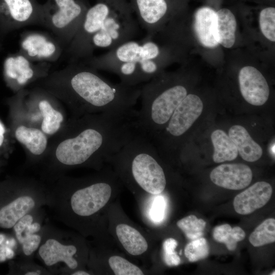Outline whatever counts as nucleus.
I'll return each mask as SVG.
<instances>
[{
	"label": "nucleus",
	"instance_id": "7",
	"mask_svg": "<svg viewBox=\"0 0 275 275\" xmlns=\"http://www.w3.org/2000/svg\"><path fill=\"white\" fill-rule=\"evenodd\" d=\"M89 6L86 0H47L41 5L39 25L50 30L67 47Z\"/></svg>",
	"mask_w": 275,
	"mask_h": 275
},
{
	"label": "nucleus",
	"instance_id": "16",
	"mask_svg": "<svg viewBox=\"0 0 275 275\" xmlns=\"http://www.w3.org/2000/svg\"><path fill=\"white\" fill-rule=\"evenodd\" d=\"M272 194V188L269 183L257 182L235 197L234 209L240 214H250L263 207L270 200Z\"/></svg>",
	"mask_w": 275,
	"mask_h": 275
},
{
	"label": "nucleus",
	"instance_id": "8",
	"mask_svg": "<svg viewBox=\"0 0 275 275\" xmlns=\"http://www.w3.org/2000/svg\"><path fill=\"white\" fill-rule=\"evenodd\" d=\"M203 109V104L199 97L187 94L162 129H164V133H160L151 140L157 150H163L172 140H175L184 135L200 117Z\"/></svg>",
	"mask_w": 275,
	"mask_h": 275
},
{
	"label": "nucleus",
	"instance_id": "25",
	"mask_svg": "<svg viewBox=\"0 0 275 275\" xmlns=\"http://www.w3.org/2000/svg\"><path fill=\"white\" fill-rule=\"evenodd\" d=\"M249 241L255 247L274 242L275 241V219L269 218L264 221L251 234Z\"/></svg>",
	"mask_w": 275,
	"mask_h": 275
},
{
	"label": "nucleus",
	"instance_id": "14",
	"mask_svg": "<svg viewBox=\"0 0 275 275\" xmlns=\"http://www.w3.org/2000/svg\"><path fill=\"white\" fill-rule=\"evenodd\" d=\"M239 84L243 98L251 104L260 106L268 100L269 89L268 84L256 68L245 66L239 71Z\"/></svg>",
	"mask_w": 275,
	"mask_h": 275
},
{
	"label": "nucleus",
	"instance_id": "18",
	"mask_svg": "<svg viewBox=\"0 0 275 275\" xmlns=\"http://www.w3.org/2000/svg\"><path fill=\"white\" fill-rule=\"evenodd\" d=\"M229 136L243 159L254 162L261 158L263 153L261 146L253 140L244 127L239 125L232 126L229 131Z\"/></svg>",
	"mask_w": 275,
	"mask_h": 275
},
{
	"label": "nucleus",
	"instance_id": "30",
	"mask_svg": "<svg viewBox=\"0 0 275 275\" xmlns=\"http://www.w3.org/2000/svg\"><path fill=\"white\" fill-rule=\"evenodd\" d=\"M110 267L116 275H143L141 269L126 259L113 256L108 259Z\"/></svg>",
	"mask_w": 275,
	"mask_h": 275
},
{
	"label": "nucleus",
	"instance_id": "15",
	"mask_svg": "<svg viewBox=\"0 0 275 275\" xmlns=\"http://www.w3.org/2000/svg\"><path fill=\"white\" fill-rule=\"evenodd\" d=\"M253 173L250 168L243 163H226L214 168L210 178L216 185L231 190H240L251 182Z\"/></svg>",
	"mask_w": 275,
	"mask_h": 275
},
{
	"label": "nucleus",
	"instance_id": "28",
	"mask_svg": "<svg viewBox=\"0 0 275 275\" xmlns=\"http://www.w3.org/2000/svg\"><path fill=\"white\" fill-rule=\"evenodd\" d=\"M184 254L191 262L206 258L209 254V246L206 239L202 237L192 240L185 246Z\"/></svg>",
	"mask_w": 275,
	"mask_h": 275
},
{
	"label": "nucleus",
	"instance_id": "22",
	"mask_svg": "<svg viewBox=\"0 0 275 275\" xmlns=\"http://www.w3.org/2000/svg\"><path fill=\"white\" fill-rule=\"evenodd\" d=\"M15 135L18 141L24 145L34 155H41L46 148V137L38 129L20 126L16 129Z\"/></svg>",
	"mask_w": 275,
	"mask_h": 275
},
{
	"label": "nucleus",
	"instance_id": "17",
	"mask_svg": "<svg viewBox=\"0 0 275 275\" xmlns=\"http://www.w3.org/2000/svg\"><path fill=\"white\" fill-rule=\"evenodd\" d=\"M194 28L199 41L205 47L214 48L219 44L216 11L212 8L204 6L196 11Z\"/></svg>",
	"mask_w": 275,
	"mask_h": 275
},
{
	"label": "nucleus",
	"instance_id": "13",
	"mask_svg": "<svg viewBox=\"0 0 275 275\" xmlns=\"http://www.w3.org/2000/svg\"><path fill=\"white\" fill-rule=\"evenodd\" d=\"M50 66L49 62L32 61L18 52L9 54L5 59L4 73L9 84L19 87L37 77L46 74Z\"/></svg>",
	"mask_w": 275,
	"mask_h": 275
},
{
	"label": "nucleus",
	"instance_id": "34",
	"mask_svg": "<svg viewBox=\"0 0 275 275\" xmlns=\"http://www.w3.org/2000/svg\"><path fill=\"white\" fill-rule=\"evenodd\" d=\"M71 274L72 275H90V273L89 272L85 271L81 269H78L73 271Z\"/></svg>",
	"mask_w": 275,
	"mask_h": 275
},
{
	"label": "nucleus",
	"instance_id": "21",
	"mask_svg": "<svg viewBox=\"0 0 275 275\" xmlns=\"http://www.w3.org/2000/svg\"><path fill=\"white\" fill-rule=\"evenodd\" d=\"M211 139L214 147L213 160L215 162L232 161L237 157L235 145L223 130H214L211 133Z\"/></svg>",
	"mask_w": 275,
	"mask_h": 275
},
{
	"label": "nucleus",
	"instance_id": "5",
	"mask_svg": "<svg viewBox=\"0 0 275 275\" xmlns=\"http://www.w3.org/2000/svg\"><path fill=\"white\" fill-rule=\"evenodd\" d=\"M48 189L34 183L0 184V229H11L30 212L47 206Z\"/></svg>",
	"mask_w": 275,
	"mask_h": 275
},
{
	"label": "nucleus",
	"instance_id": "24",
	"mask_svg": "<svg viewBox=\"0 0 275 275\" xmlns=\"http://www.w3.org/2000/svg\"><path fill=\"white\" fill-rule=\"evenodd\" d=\"M39 108L43 117L41 125L42 131L48 134L55 133L60 128L63 120L62 114L54 109L45 99L39 101Z\"/></svg>",
	"mask_w": 275,
	"mask_h": 275
},
{
	"label": "nucleus",
	"instance_id": "10",
	"mask_svg": "<svg viewBox=\"0 0 275 275\" xmlns=\"http://www.w3.org/2000/svg\"><path fill=\"white\" fill-rule=\"evenodd\" d=\"M46 213L43 207L27 213L12 228L19 258L34 259L43 235Z\"/></svg>",
	"mask_w": 275,
	"mask_h": 275
},
{
	"label": "nucleus",
	"instance_id": "11",
	"mask_svg": "<svg viewBox=\"0 0 275 275\" xmlns=\"http://www.w3.org/2000/svg\"><path fill=\"white\" fill-rule=\"evenodd\" d=\"M41 4L37 0H0V35L25 26L39 25Z\"/></svg>",
	"mask_w": 275,
	"mask_h": 275
},
{
	"label": "nucleus",
	"instance_id": "27",
	"mask_svg": "<svg viewBox=\"0 0 275 275\" xmlns=\"http://www.w3.org/2000/svg\"><path fill=\"white\" fill-rule=\"evenodd\" d=\"M206 223L203 219H199L194 215L187 216L177 222V225L190 240L200 238L203 235Z\"/></svg>",
	"mask_w": 275,
	"mask_h": 275
},
{
	"label": "nucleus",
	"instance_id": "9",
	"mask_svg": "<svg viewBox=\"0 0 275 275\" xmlns=\"http://www.w3.org/2000/svg\"><path fill=\"white\" fill-rule=\"evenodd\" d=\"M137 21L153 37L169 15L175 13L184 5L185 0H128Z\"/></svg>",
	"mask_w": 275,
	"mask_h": 275
},
{
	"label": "nucleus",
	"instance_id": "35",
	"mask_svg": "<svg viewBox=\"0 0 275 275\" xmlns=\"http://www.w3.org/2000/svg\"><path fill=\"white\" fill-rule=\"evenodd\" d=\"M3 38L0 35V51L3 49Z\"/></svg>",
	"mask_w": 275,
	"mask_h": 275
},
{
	"label": "nucleus",
	"instance_id": "33",
	"mask_svg": "<svg viewBox=\"0 0 275 275\" xmlns=\"http://www.w3.org/2000/svg\"><path fill=\"white\" fill-rule=\"evenodd\" d=\"M5 132V129L4 125L0 122V147L2 145L4 139V133Z\"/></svg>",
	"mask_w": 275,
	"mask_h": 275
},
{
	"label": "nucleus",
	"instance_id": "31",
	"mask_svg": "<svg viewBox=\"0 0 275 275\" xmlns=\"http://www.w3.org/2000/svg\"><path fill=\"white\" fill-rule=\"evenodd\" d=\"M177 245V241L173 238H167L163 242V259L169 266H177L181 262L179 256L175 251Z\"/></svg>",
	"mask_w": 275,
	"mask_h": 275
},
{
	"label": "nucleus",
	"instance_id": "1",
	"mask_svg": "<svg viewBox=\"0 0 275 275\" xmlns=\"http://www.w3.org/2000/svg\"><path fill=\"white\" fill-rule=\"evenodd\" d=\"M139 24L128 0H96L89 6L66 51L72 62L93 56L96 48L113 49L134 39Z\"/></svg>",
	"mask_w": 275,
	"mask_h": 275
},
{
	"label": "nucleus",
	"instance_id": "3",
	"mask_svg": "<svg viewBox=\"0 0 275 275\" xmlns=\"http://www.w3.org/2000/svg\"><path fill=\"white\" fill-rule=\"evenodd\" d=\"M162 52L153 38L146 35L140 40L127 41L102 54L80 62L97 70L114 73L123 84L136 86L159 74Z\"/></svg>",
	"mask_w": 275,
	"mask_h": 275
},
{
	"label": "nucleus",
	"instance_id": "19",
	"mask_svg": "<svg viewBox=\"0 0 275 275\" xmlns=\"http://www.w3.org/2000/svg\"><path fill=\"white\" fill-rule=\"evenodd\" d=\"M116 234L124 248L130 254L141 255L148 249V243L143 235L134 228L124 224L118 225Z\"/></svg>",
	"mask_w": 275,
	"mask_h": 275
},
{
	"label": "nucleus",
	"instance_id": "23",
	"mask_svg": "<svg viewBox=\"0 0 275 275\" xmlns=\"http://www.w3.org/2000/svg\"><path fill=\"white\" fill-rule=\"evenodd\" d=\"M212 235L216 241L224 243L229 251H234L237 242L244 239L245 233L240 227L232 228L226 224L215 227Z\"/></svg>",
	"mask_w": 275,
	"mask_h": 275
},
{
	"label": "nucleus",
	"instance_id": "20",
	"mask_svg": "<svg viewBox=\"0 0 275 275\" xmlns=\"http://www.w3.org/2000/svg\"><path fill=\"white\" fill-rule=\"evenodd\" d=\"M216 15L218 43L226 48H230L235 41V17L230 10L225 8L216 11Z\"/></svg>",
	"mask_w": 275,
	"mask_h": 275
},
{
	"label": "nucleus",
	"instance_id": "26",
	"mask_svg": "<svg viewBox=\"0 0 275 275\" xmlns=\"http://www.w3.org/2000/svg\"><path fill=\"white\" fill-rule=\"evenodd\" d=\"M8 274L17 275H50V272L43 266L36 263L34 259L19 258L9 262Z\"/></svg>",
	"mask_w": 275,
	"mask_h": 275
},
{
	"label": "nucleus",
	"instance_id": "2",
	"mask_svg": "<svg viewBox=\"0 0 275 275\" xmlns=\"http://www.w3.org/2000/svg\"><path fill=\"white\" fill-rule=\"evenodd\" d=\"M50 82L64 86L65 93L81 107L101 113L131 112L141 94V86L113 83L80 62H71L56 73Z\"/></svg>",
	"mask_w": 275,
	"mask_h": 275
},
{
	"label": "nucleus",
	"instance_id": "32",
	"mask_svg": "<svg viewBox=\"0 0 275 275\" xmlns=\"http://www.w3.org/2000/svg\"><path fill=\"white\" fill-rule=\"evenodd\" d=\"M166 206V201L162 196L155 198L150 211V215L153 221L159 223L163 220Z\"/></svg>",
	"mask_w": 275,
	"mask_h": 275
},
{
	"label": "nucleus",
	"instance_id": "12",
	"mask_svg": "<svg viewBox=\"0 0 275 275\" xmlns=\"http://www.w3.org/2000/svg\"><path fill=\"white\" fill-rule=\"evenodd\" d=\"M63 45L55 37L41 32L27 31L20 35L19 52L36 62H53L61 57Z\"/></svg>",
	"mask_w": 275,
	"mask_h": 275
},
{
	"label": "nucleus",
	"instance_id": "4",
	"mask_svg": "<svg viewBox=\"0 0 275 275\" xmlns=\"http://www.w3.org/2000/svg\"><path fill=\"white\" fill-rule=\"evenodd\" d=\"M153 143L138 132L109 159L127 166L132 179L143 189L159 195L165 189L167 180Z\"/></svg>",
	"mask_w": 275,
	"mask_h": 275
},
{
	"label": "nucleus",
	"instance_id": "6",
	"mask_svg": "<svg viewBox=\"0 0 275 275\" xmlns=\"http://www.w3.org/2000/svg\"><path fill=\"white\" fill-rule=\"evenodd\" d=\"M68 232L45 224L35 256L51 274H71L80 266L79 248Z\"/></svg>",
	"mask_w": 275,
	"mask_h": 275
},
{
	"label": "nucleus",
	"instance_id": "29",
	"mask_svg": "<svg viewBox=\"0 0 275 275\" xmlns=\"http://www.w3.org/2000/svg\"><path fill=\"white\" fill-rule=\"evenodd\" d=\"M260 30L263 35L272 42L275 41V8L268 7L262 9L259 15Z\"/></svg>",
	"mask_w": 275,
	"mask_h": 275
}]
</instances>
